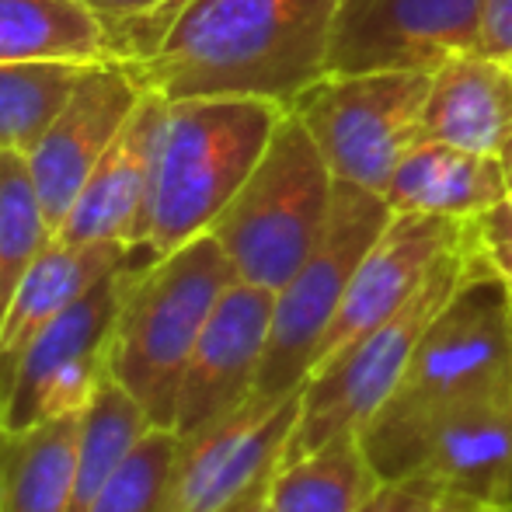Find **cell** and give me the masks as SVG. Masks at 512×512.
Returning a JSON list of instances; mask_svg holds the SVG:
<instances>
[{
	"mask_svg": "<svg viewBox=\"0 0 512 512\" xmlns=\"http://www.w3.org/2000/svg\"><path fill=\"white\" fill-rule=\"evenodd\" d=\"M342 0H185L157 53L129 63L150 91L182 98H265L293 108L328 77Z\"/></svg>",
	"mask_w": 512,
	"mask_h": 512,
	"instance_id": "obj_1",
	"label": "cell"
},
{
	"mask_svg": "<svg viewBox=\"0 0 512 512\" xmlns=\"http://www.w3.org/2000/svg\"><path fill=\"white\" fill-rule=\"evenodd\" d=\"M512 380V283L481 251L425 328L391 398L359 429L380 481L418 471L432 425L467 398Z\"/></svg>",
	"mask_w": 512,
	"mask_h": 512,
	"instance_id": "obj_2",
	"label": "cell"
},
{
	"mask_svg": "<svg viewBox=\"0 0 512 512\" xmlns=\"http://www.w3.org/2000/svg\"><path fill=\"white\" fill-rule=\"evenodd\" d=\"M286 108L265 98L168 102L154 147L150 196L133 248L161 258L209 234L262 161Z\"/></svg>",
	"mask_w": 512,
	"mask_h": 512,
	"instance_id": "obj_3",
	"label": "cell"
},
{
	"mask_svg": "<svg viewBox=\"0 0 512 512\" xmlns=\"http://www.w3.org/2000/svg\"><path fill=\"white\" fill-rule=\"evenodd\" d=\"M230 283L237 272L213 234L136 265L129 279L112 338V380L161 429H171L182 373Z\"/></svg>",
	"mask_w": 512,
	"mask_h": 512,
	"instance_id": "obj_4",
	"label": "cell"
},
{
	"mask_svg": "<svg viewBox=\"0 0 512 512\" xmlns=\"http://www.w3.org/2000/svg\"><path fill=\"white\" fill-rule=\"evenodd\" d=\"M335 175L314 136L293 112L272 133L262 161L209 234L220 241L237 279L283 290L317 248L331 216Z\"/></svg>",
	"mask_w": 512,
	"mask_h": 512,
	"instance_id": "obj_5",
	"label": "cell"
},
{
	"mask_svg": "<svg viewBox=\"0 0 512 512\" xmlns=\"http://www.w3.org/2000/svg\"><path fill=\"white\" fill-rule=\"evenodd\" d=\"M478 255L481 244L471 220L464 241L432 265L425 283L418 286L405 307H398L387 321H380L373 331L356 338L349 349H342L310 373L304 391H300V418L290 443H286L283 460L304 457L317 446L331 443L335 436L359 432L370 422L373 411L398 387L401 373L415 356L432 317L457 293V286L478 262Z\"/></svg>",
	"mask_w": 512,
	"mask_h": 512,
	"instance_id": "obj_6",
	"label": "cell"
},
{
	"mask_svg": "<svg viewBox=\"0 0 512 512\" xmlns=\"http://www.w3.org/2000/svg\"><path fill=\"white\" fill-rule=\"evenodd\" d=\"M391 216L394 209L380 192L335 178V199H331V216L321 241L293 272L290 283L276 290L255 398L279 401L307 384L317 349L342 307L345 290Z\"/></svg>",
	"mask_w": 512,
	"mask_h": 512,
	"instance_id": "obj_7",
	"label": "cell"
},
{
	"mask_svg": "<svg viewBox=\"0 0 512 512\" xmlns=\"http://www.w3.org/2000/svg\"><path fill=\"white\" fill-rule=\"evenodd\" d=\"M429 88V70L328 74L290 112L314 136L331 175L384 196L398 164L422 143Z\"/></svg>",
	"mask_w": 512,
	"mask_h": 512,
	"instance_id": "obj_8",
	"label": "cell"
},
{
	"mask_svg": "<svg viewBox=\"0 0 512 512\" xmlns=\"http://www.w3.org/2000/svg\"><path fill=\"white\" fill-rule=\"evenodd\" d=\"M143 262L154 258L136 255L129 265L115 269L35 338L32 349L25 352L11 398L0 411V425L25 429L46 418L84 411L98 387L112 377L115 321L129 279Z\"/></svg>",
	"mask_w": 512,
	"mask_h": 512,
	"instance_id": "obj_9",
	"label": "cell"
},
{
	"mask_svg": "<svg viewBox=\"0 0 512 512\" xmlns=\"http://www.w3.org/2000/svg\"><path fill=\"white\" fill-rule=\"evenodd\" d=\"M300 391L279 401L251 398L223 422L182 439L168 512H241L265 495L297 429Z\"/></svg>",
	"mask_w": 512,
	"mask_h": 512,
	"instance_id": "obj_10",
	"label": "cell"
},
{
	"mask_svg": "<svg viewBox=\"0 0 512 512\" xmlns=\"http://www.w3.org/2000/svg\"><path fill=\"white\" fill-rule=\"evenodd\" d=\"M481 0H342L328 74L439 70L478 49Z\"/></svg>",
	"mask_w": 512,
	"mask_h": 512,
	"instance_id": "obj_11",
	"label": "cell"
},
{
	"mask_svg": "<svg viewBox=\"0 0 512 512\" xmlns=\"http://www.w3.org/2000/svg\"><path fill=\"white\" fill-rule=\"evenodd\" d=\"M147 91L150 88L129 63H91L70 102L53 119V126L25 154L35 196H39V206L53 234H60L84 182L98 168V161L115 143V136L122 133V126Z\"/></svg>",
	"mask_w": 512,
	"mask_h": 512,
	"instance_id": "obj_12",
	"label": "cell"
},
{
	"mask_svg": "<svg viewBox=\"0 0 512 512\" xmlns=\"http://www.w3.org/2000/svg\"><path fill=\"white\" fill-rule=\"evenodd\" d=\"M272 304H276V293L265 286L244 283V279L227 286L178 384L175 418H171L178 439H189L223 422L255 398L265 345H269Z\"/></svg>",
	"mask_w": 512,
	"mask_h": 512,
	"instance_id": "obj_13",
	"label": "cell"
},
{
	"mask_svg": "<svg viewBox=\"0 0 512 512\" xmlns=\"http://www.w3.org/2000/svg\"><path fill=\"white\" fill-rule=\"evenodd\" d=\"M471 230V220H453V216L432 213H394L384 234L377 237L366 258L359 262L349 290L342 297L335 321L317 349L314 370L349 349L356 338L373 331L380 321L405 307L415 290L425 283L432 265L457 248Z\"/></svg>",
	"mask_w": 512,
	"mask_h": 512,
	"instance_id": "obj_14",
	"label": "cell"
},
{
	"mask_svg": "<svg viewBox=\"0 0 512 512\" xmlns=\"http://www.w3.org/2000/svg\"><path fill=\"white\" fill-rule=\"evenodd\" d=\"M439 492L502 512L512 506V380L450 408L425 439L422 464Z\"/></svg>",
	"mask_w": 512,
	"mask_h": 512,
	"instance_id": "obj_15",
	"label": "cell"
},
{
	"mask_svg": "<svg viewBox=\"0 0 512 512\" xmlns=\"http://www.w3.org/2000/svg\"><path fill=\"white\" fill-rule=\"evenodd\" d=\"M168 98L147 91L105 150L98 168L84 182L74 209L63 220V241L74 244H136L143 223V209L150 196V171H154V147L157 129H161Z\"/></svg>",
	"mask_w": 512,
	"mask_h": 512,
	"instance_id": "obj_16",
	"label": "cell"
},
{
	"mask_svg": "<svg viewBox=\"0 0 512 512\" xmlns=\"http://www.w3.org/2000/svg\"><path fill=\"white\" fill-rule=\"evenodd\" d=\"M136 255L140 251L129 244H74L63 237L46 244L0 321V411L11 398L25 352L32 349L35 338L91 286L129 265Z\"/></svg>",
	"mask_w": 512,
	"mask_h": 512,
	"instance_id": "obj_17",
	"label": "cell"
},
{
	"mask_svg": "<svg viewBox=\"0 0 512 512\" xmlns=\"http://www.w3.org/2000/svg\"><path fill=\"white\" fill-rule=\"evenodd\" d=\"M512 140V63L478 49L432 70L422 112V143H450L502 157Z\"/></svg>",
	"mask_w": 512,
	"mask_h": 512,
	"instance_id": "obj_18",
	"label": "cell"
},
{
	"mask_svg": "<svg viewBox=\"0 0 512 512\" xmlns=\"http://www.w3.org/2000/svg\"><path fill=\"white\" fill-rule=\"evenodd\" d=\"M384 199L394 213L474 220L512 199V178L502 157L450 143H418L391 175Z\"/></svg>",
	"mask_w": 512,
	"mask_h": 512,
	"instance_id": "obj_19",
	"label": "cell"
},
{
	"mask_svg": "<svg viewBox=\"0 0 512 512\" xmlns=\"http://www.w3.org/2000/svg\"><path fill=\"white\" fill-rule=\"evenodd\" d=\"M81 411L7 429L0 425V509L70 512L77 478Z\"/></svg>",
	"mask_w": 512,
	"mask_h": 512,
	"instance_id": "obj_20",
	"label": "cell"
},
{
	"mask_svg": "<svg viewBox=\"0 0 512 512\" xmlns=\"http://www.w3.org/2000/svg\"><path fill=\"white\" fill-rule=\"evenodd\" d=\"M380 488V474L359 432H345L297 460H283L269 478L272 512H359Z\"/></svg>",
	"mask_w": 512,
	"mask_h": 512,
	"instance_id": "obj_21",
	"label": "cell"
},
{
	"mask_svg": "<svg viewBox=\"0 0 512 512\" xmlns=\"http://www.w3.org/2000/svg\"><path fill=\"white\" fill-rule=\"evenodd\" d=\"M115 60L108 28L77 0H0V63Z\"/></svg>",
	"mask_w": 512,
	"mask_h": 512,
	"instance_id": "obj_22",
	"label": "cell"
},
{
	"mask_svg": "<svg viewBox=\"0 0 512 512\" xmlns=\"http://www.w3.org/2000/svg\"><path fill=\"white\" fill-rule=\"evenodd\" d=\"M150 429H154V422H150L147 408L108 377L81 411V443H77V478L70 512H84L91 506V499L112 481V474L126 464V457Z\"/></svg>",
	"mask_w": 512,
	"mask_h": 512,
	"instance_id": "obj_23",
	"label": "cell"
},
{
	"mask_svg": "<svg viewBox=\"0 0 512 512\" xmlns=\"http://www.w3.org/2000/svg\"><path fill=\"white\" fill-rule=\"evenodd\" d=\"M91 63H0V154H28L70 102Z\"/></svg>",
	"mask_w": 512,
	"mask_h": 512,
	"instance_id": "obj_24",
	"label": "cell"
},
{
	"mask_svg": "<svg viewBox=\"0 0 512 512\" xmlns=\"http://www.w3.org/2000/svg\"><path fill=\"white\" fill-rule=\"evenodd\" d=\"M25 154H0V321L35 258L53 241Z\"/></svg>",
	"mask_w": 512,
	"mask_h": 512,
	"instance_id": "obj_25",
	"label": "cell"
},
{
	"mask_svg": "<svg viewBox=\"0 0 512 512\" xmlns=\"http://www.w3.org/2000/svg\"><path fill=\"white\" fill-rule=\"evenodd\" d=\"M178 453V432L154 425L84 512H168Z\"/></svg>",
	"mask_w": 512,
	"mask_h": 512,
	"instance_id": "obj_26",
	"label": "cell"
},
{
	"mask_svg": "<svg viewBox=\"0 0 512 512\" xmlns=\"http://www.w3.org/2000/svg\"><path fill=\"white\" fill-rule=\"evenodd\" d=\"M436 495L439 488L425 474H408V478L398 481H380V488L366 499V506L359 512H425V506Z\"/></svg>",
	"mask_w": 512,
	"mask_h": 512,
	"instance_id": "obj_27",
	"label": "cell"
},
{
	"mask_svg": "<svg viewBox=\"0 0 512 512\" xmlns=\"http://www.w3.org/2000/svg\"><path fill=\"white\" fill-rule=\"evenodd\" d=\"M478 53L512 63V0H481Z\"/></svg>",
	"mask_w": 512,
	"mask_h": 512,
	"instance_id": "obj_28",
	"label": "cell"
},
{
	"mask_svg": "<svg viewBox=\"0 0 512 512\" xmlns=\"http://www.w3.org/2000/svg\"><path fill=\"white\" fill-rule=\"evenodd\" d=\"M77 4H84L91 14H98L102 25L108 28L126 18H136V14L154 11V7H161V4H171V0H77Z\"/></svg>",
	"mask_w": 512,
	"mask_h": 512,
	"instance_id": "obj_29",
	"label": "cell"
},
{
	"mask_svg": "<svg viewBox=\"0 0 512 512\" xmlns=\"http://www.w3.org/2000/svg\"><path fill=\"white\" fill-rule=\"evenodd\" d=\"M425 512H492V509L478 506V502L460 499V495H446V492H439L436 499H432L429 506H425Z\"/></svg>",
	"mask_w": 512,
	"mask_h": 512,
	"instance_id": "obj_30",
	"label": "cell"
},
{
	"mask_svg": "<svg viewBox=\"0 0 512 512\" xmlns=\"http://www.w3.org/2000/svg\"><path fill=\"white\" fill-rule=\"evenodd\" d=\"M241 512H272V506H269V499H265V495H258V499L248 502V506H244Z\"/></svg>",
	"mask_w": 512,
	"mask_h": 512,
	"instance_id": "obj_31",
	"label": "cell"
},
{
	"mask_svg": "<svg viewBox=\"0 0 512 512\" xmlns=\"http://www.w3.org/2000/svg\"><path fill=\"white\" fill-rule=\"evenodd\" d=\"M502 161H506V171H509V178H512V140H509L506 154H502Z\"/></svg>",
	"mask_w": 512,
	"mask_h": 512,
	"instance_id": "obj_32",
	"label": "cell"
},
{
	"mask_svg": "<svg viewBox=\"0 0 512 512\" xmlns=\"http://www.w3.org/2000/svg\"><path fill=\"white\" fill-rule=\"evenodd\" d=\"M502 512H512V506H509V509H502Z\"/></svg>",
	"mask_w": 512,
	"mask_h": 512,
	"instance_id": "obj_33",
	"label": "cell"
},
{
	"mask_svg": "<svg viewBox=\"0 0 512 512\" xmlns=\"http://www.w3.org/2000/svg\"><path fill=\"white\" fill-rule=\"evenodd\" d=\"M0 512H4V509H0Z\"/></svg>",
	"mask_w": 512,
	"mask_h": 512,
	"instance_id": "obj_34",
	"label": "cell"
}]
</instances>
